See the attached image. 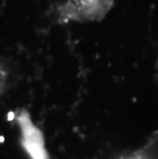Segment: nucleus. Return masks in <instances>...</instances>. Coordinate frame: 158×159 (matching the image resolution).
<instances>
[{"label":"nucleus","instance_id":"nucleus-1","mask_svg":"<svg viewBox=\"0 0 158 159\" xmlns=\"http://www.w3.org/2000/svg\"><path fill=\"white\" fill-rule=\"evenodd\" d=\"M115 0H63L58 7L63 23L99 22L113 7Z\"/></svg>","mask_w":158,"mask_h":159},{"label":"nucleus","instance_id":"nucleus-2","mask_svg":"<svg viewBox=\"0 0 158 159\" xmlns=\"http://www.w3.org/2000/svg\"><path fill=\"white\" fill-rule=\"evenodd\" d=\"M19 125L22 147L29 159H50L41 129L33 122L27 110H21L16 115Z\"/></svg>","mask_w":158,"mask_h":159},{"label":"nucleus","instance_id":"nucleus-3","mask_svg":"<svg viewBox=\"0 0 158 159\" xmlns=\"http://www.w3.org/2000/svg\"><path fill=\"white\" fill-rule=\"evenodd\" d=\"M5 79H6V75H5L4 71H3V69L1 68V66H0V93H1L3 87H4Z\"/></svg>","mask_w":158,"mask_h":159},{"label":"nucleus","instance_id":"nucleus-4","mask_svg":"<svg viewBox=\"0 0 158 159\" xmlns=\"http://www.w3.org/2000/svg\"><path fill=\"white\" fill-rule=\"evenodd\" d=\"M124 159H149L148 157H146L145 155H133L130 157H126Z\"/></svg>","mask_w":158,"mask_h":159}]
</instances>
